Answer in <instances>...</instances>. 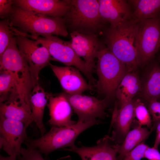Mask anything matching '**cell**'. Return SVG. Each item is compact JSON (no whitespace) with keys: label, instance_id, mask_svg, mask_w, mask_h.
Wrapping results in <instances>:
<instances>
[{"label":"cell","instance_id":"1","mask_svg":"<svg viewBox=\"0 0 160 160\" xmlns=\"http://www.w3.org/2000/svg\"><path fill=\"white\" fill-rule=\"evenodd\" d=\"M136 23L130 20L117 25H110L103 31V43L126 66L128 72L137 71L139 67L134 42Z\"/></svg>","mask_w":160,"mask_h":160},{"label":"cell","instance_id":"2","mask_svg":"<svg viewBox=\"0 0 160 160\" xmlns=\"http://www.w3.org/2000/svg\"><path fill=\"white\" fill-rule=\"evenodd\" d=\"M68 0L69 8L63 17L68 30L87 35L102 33L107 23L100 15L98 0Z\"/></svg>","mask_w":160,"mask_h":160},{"label":"cell","instance_id":"3","mask_svg":"<svg viewBox=\"0 0 160 160\" xmlns=\"http://www.w3.org/2000/svg\"><path fill=\"white\" fill-rule=\"evenodd\" d=\"M8 19L14 27L32 36L52 35L65 37L68 34L63 18L33 13L21 9L14 3Z\"/></svg>","mask_w":160,"mask_h":160},{"label":"cell","instance_id":"4","mask_svg":"<svg viewBox=\"0 0 160 160\" xmlns=\"http://www.w3.org/2000/svg\"><path fill=\"white\" fill-rule=\"evenodd\" d=\"M95 65L98 79L95 85L98 93L111 102L116 97V89L128 72L125 65L103 44L97 52Z\"/></svg>","mask_w":160,"mask_h":160},{"label":"cell","instance_id":"5","mask_svg":"<svg viewBox=\"0 0 160 160\" xmlns=\"http://www.w3.org/2000/svg\"><path fill=\"white\" fill-rule=\"evenodd\" d=\"M101 123L100 121L84 122H77L68 127L52 126L49 131L39 138H28L24 143L27 147L37 149L41 153L48 155L51 152L61 148L75 145L74 142L82 132L95 125Z\"/></svg>","mask_w":160,"mask_h":160},{"label":"cell","instance_id":"6","mask_svg":"<svg viewBox=\"0 0 160 160\" xmlns=\"http://www.w3.org/2000/svg\"><path fill=\"white\" fill-rule=\"evenodd\" d=\"M0 70L7 71L13 76L19 87L23 106L31 111L30 97L35 85L28 65L16 44L9 45L0 57Z\"/></svg>","mask_w":160,"mask_h":160},{"label":"cell","instance_id":"7","mask_svg":"<svg viewBox=\"0 0 160 160\" xmlns=\"http://www.w3.org/2000/svg\"><path fill=\"white\" fill-rule=\"evenodd\" d=\"M134 46L139 67L144 68L160 47L159 17L136 23Z\"/></svg>","mask_w":160,"mask_h":160},{"label":"cell","instance_id":"8","mask_svg":"<svg viewBox=\"0 0 160 160\" xmlns=\"http://www.w3.org/2000/svg\"><path fill=\"white\" fill-rule=\"evenodd\" d=\"M27 37L38 41L46 47L52 60L60 62L67 66L76 68L84 75L89 84L95 85L97 81L92 73L87 68L85 61L82 60L73 49L71 41H65L52 35L42 37L33 36L28 34Z\"/></svg>","mask_w":160,"mask_h":160},{"label":"cell","instance_id":"9","mask_svg":"<svg viewBox=\"0 0 160 160\" xmlns=\"http://www.w3.org/2000/svg\"><path fill=\"white\" fill-rule=\"evenodd\" d=\"M15 37L19 50L28 65L35 85L39 84L40 71L49 65L52 58L47 48L38 41L24 35H17Z\"/></svg>","mask_w":160,"mask_h":160},{"label":"cell","instance_id":"10","mask_svg":"<svg viewBox=\"0 0 160 160\" xmlns=\"http://www.w3.org/2000/svg\"><path fill=\"white\" fill-rule=\"evenodd\" d=\"M67 99L78 117V122H87L106 116L105 111L110 102L105 98L99 99L92 96L81 94L64 92Z\"/></svg>","mask_w":160,"mask_h":160},{"label":"cell","instance_id":"11","mask_svg":"<svg viewBox=\"0 0 160 160\" xmlns=\"http://www.w3.org/2000/svg\"><path fill=\"white\" fill-rule=\"evenodd\" d=\"M27 128L22 122L7 119L0 114V148L10 156H20L21 145L28 138Z\"/></svg>","mask_w":160,"mask_h":160},{"label":"cell","instance_id":"12","mask_svg":"<svg viewBox=\"0 0 160 160\" xmlns=\"http://www.w3.org/2000/svg\"><path fill=\"white\" fill-rule=\"evenodd\" d=\"M70 34L72 47L79 57L84 59L87 68L92 73L97 52L103 43L96 35H84L75 31Z\"/></svg>","mask_w":160,"mask_h":160},{"label":"cell","instance_id":"13","mask_svg":"<svg viewBox=\"0 0 160 160\" xmlns=\"http://www.w3.org/2000/svg\"><path fill=\"white\" fill-rule=\"evenodd\" d=\"M49 65L65 93L81 94L86 90L92 89L94 86L87 82L76 68L70 66H59L50 63Z\"/></svg>","mask_w":160,"mask_h":160},{"label":"cell","instance_id":"14","mask_svg":"<svg viewBox=\"0 0 160 160\" xmlns=\"http://www.w3.org/2000/svg\"><path fill=\"white\" fill-rule=\"evenodd\" d=\"M21 9L36 14L63 18L69 8L68 0H13Z\"/></svg>","mask_w":160,"mask_h":160},{"label":"cell","instance_id":"15","mask_svg":"<svg viewBox=\"0 0 160 160\" xmlns=\"http://www.w3.org/2000/svg\"><path fill=\"white\" fill-rule=\"evenodd\" d=\"M135 117L134 100L119 108L115 102L111 123L113 142L118 144L123 142Z\"/></svg>","mask_w":160,"mask_h":160},{"label":"cell","instance_id":"16","mask_svg":"<svg viewBox=\"0 0 160 160\" xmlns=\"http://www.w3.org/2000/svg\"><path fill=\"white\" fill-rule=\"evenodd\" d=\"M47 105L50 118L48 123L59 127L72 125L76 122L71 119L72 108L63 92L56 96L51 93Z\"/></svg>","mask_w":160,"mask_h":160},{"label":"cell","instance_id":"17","mask_svg":"<svg viewBox=\"0 0 160 160\" xmlns=\"http://www.w3.org/2000/svg\"><path fill=\"white\" fill-rule=\"evenodd\" d=\"M111 137L105 136L97 142V145L92 147L81 145L78 147L74 145L65 150L75 152L82 160H117V153L112 144Z\"/></svg>","mask_w":160,"mask_h":160},{"label":"cell","instance_id":"18","mask_svg":"<svg viewBox=\"0 0 160 160\" xmlns=\"http://www.w3.org/2000/svg\"><path fill=\"white\" fill-rule=\"evenodd\" d=\"M138 94L147 102L160 97V65L154 58L144 68Z\"/></svg>","mask_w":160,"mask_h":160},{"label":"cell","instance_id":"19","mask_svg":"<svg viewBox=\"0 0 160 160\" xmlns=\"http://www.w3.org/2000/svg\"><path fill=\"white\" fill-rule=\"evenodd\" d=\"M98 0L100 15L110 25L115 26L123 21L130 20L132 12L127 1Z\"/></svg>","mask_w":160,"mask_h":160},{"label":"cell","instance_id":"20","mask_svg":"<svg viewBox=\"0 0 160 160\" xmlns=\"http://www.w3.org/2000/svg\"><path fill=\"white\" fill-rule=\"evenodd\" d=\"M141 87L140 78L137 71L127 73L116 89L117 103L121 107L132 101L138 94Z\"/></svg>","mask_w":160,"mask_h":160},{"label":"cell","instance_id":"21","mask_svg":"<svg viewBox=\"0 0 160 160\" xmlns=\"http://www.w3.org/2000/svg\"><path fill=\"white\" fill-rule=\"evenodd\" d=\"M51 94L45 92L38 84L33 87L30 95V103L33 121L39 129L41 136L45 134L46 131L43 119L45 108L47 104Z\"/></svg>","mask_w":160,"mask_h":160},{"label":"cell","instance_id":"22","mask_svg":"<svg viewBox=\"0 0 160 160\" xmlns=\"http://www.w3.org/2000/svg\"><path fill=\"white\" fill-rule=\"evenodd\" d=\"M131 9L130 20L134 23L159 17L160 16V0L127 1Z\"/></svg>","mask_w":160,"mask_h":160},{"label":"cell","instance_id":"23","mask_svg":"<svg viewBox=\"0 0 160 160\" xmlns=\"http://www.w3.org/2000/svg\"><path fill=\"white\" fill-rule=\"evenodd\" d=\"M151 131L139 125L129 131L121 143L114 145L119 154L117 160H122L127 153L146 139Z\"/></svg>","mask_w":160,"mask_h":160},{"label":"cell","instance_id":"24","mask_svg":"<svg viewBox=\"0 0 160 160\" xmlns=\"http://www.w3.org/2000/svg\"><path fill=\"white\" fill-rule=\"evenodd\" d=\"M0 70V103L17 100L23 106L21 92L16 80L9 71Z\"/></svg>","mask_w":160,"mask_h":160},{"label":"cell","instance_id":"25","mask_svg":"<svg viewBox=\"0 0 160 160\" xmlns=\"http://www.w3.org/2000/svg\"><path fill=\"white\" fill-rule=\"evenodd\" d=\"M0 112L5 118L21 122L27 127L33 121L31 113L21 105L19 100L0 103Z\"/></svg>","mask_w":160,"mask_h":160},{"label":"cell","instance_id":"26","mask_svg":"<svg viewBox=\"0 0 160 160\" xmlns=\"http://www.w3.org/2000/svg\"><path fill=\"white\" fill-rule=\"evenodd\" d=\"M18 35L26 36L27 34L22 32L14 27L8 18L0 21V56L9 45L11 39Z\"/></svg>","mask_w":160,"mask_h":160},{"label":"cell","instance_id":"27","mask_svg":"<svg viewBox=\"0 0 160 160\" xmlns=\"http://www.w3.org/2000/svg\"><path fill=\"white\" fill-rule=\"evenodd\" d=\"M134 110L139 125L151 128L152 121L150 114L144 103L139 99L134 100Z\"/></svg>","mask_w":160,"mask_h":160},{"label":"cell","instance_id":"28","mask_svg":"<svg viewBox=\"0 0 160 160\" xmlns=\"http://www.w3.org/2000/svg\"><path fill=\"white\" fill-rule=\"evenodd\" d=\"M19 160H45L37 149L30 147H22L20 155L17 157Z\"/></svg>","mask_w":160,"mask_h":160},{"label":"cell","instance_id":"29","mask_svg":"<svg viewBox=\"0 0 160 160\" xmlns=\"http://www.w3.org/2000/svg\"><path fill=\"white\" fill-rule=\"evenodd\" d=\"M148 147L142 142L127 153L122 160H141Z\"/></svg>","mask_w":160,"mask_h":160},{"label":"cell","instance_id":"30","mask_svg":"<svg viewBox=\"0 0 160 160\" xmlns=\"http://www.w3.org/2000/svg\"><path fill=\"white\" fill-rule=\"evenodd\" d=\"M14 4L13 0H0V17L2 20L9 18Z\"/></svg>","mask_w":160,"mask_h":160},{"label":"cell","instance_id":"31","mask_svg":"<svg viewBox=\"0 0 160 160\" xmlns=\"http://www.w3.org/2000/svg\"><path fill=\"white\" fill-rule=\"evenodd\" d=\"M148 109L154 122L160 120V101L153 100L148 102Z\"/></svg>","mask_w":160,"mask_h":160},{"label":"cell","instance_id":"32","mask_svg":"<svg viewBox=\"0 0 160 160\" xmlns=\"http://www.w3.org/2000/svg\"><path fill=\"white\" fill-rule=\"evenodd\" d=\"M144 158L149 160H160V153L158 148L148 146L144 153Z\"/></svg>","mask_w":160,"mask_h":160},{"label":"cell","instance_id":"33","mask_svg":"<svg viewBox=\"0 0 160 160\" xmlns=\"http://www.w3.org/2000/svg\"><path fill=\"white\" fill-rule=\"evenodd\" d=\"M156 129V135L153 147L158 148L160 144V120L154 122L151 130Z\"/></svg>","mask_w":160,"mask_h":160},{"label":"cell","instance_id":"34","mask_svg":"<svg viewBox=\"0 0 160 160\" xmlns=\"http://www.w3.org/2000/svg\"><path fill=\"white\" fill-rule=\"evenodd\" d=\"M17 157L15 156H10L5 157L0 155V160H16Z\"/></svg>","mask_w":160,"mask_h":160},{"label":"cell","instance_id":"35","mask_svg":"<svg viewBox=\"0 0 160 160\" xmlns=\"http://www.w3.org/2000/svg\"><path fill=\"white\" fill-rule=\"evenodd\" d=\"M159 61L160 62V55L159 56Z\"/></svg>","mask_w":160,"mask_h":160},{"label":"cell","instance_id":"36","mask_svg":"<svg viewBox=\"0 0 160 160\" xmlns=\"http://www.w3.org/2000/svg\"><path fill=\"white\" fill-rule=\"evenodd\" d=\"M159 19H160V16L159 17Z\"/></svg>","mask_w":160,"mask_h":160},{"label":"cell","instance_id":"37","mask_svg":"<svg viewBox=\"0 0 160 160\" xmlns=\"http://www.w3.org/2000/svg\"><path fill=\"white\" fill-rule=\"evenodd\" d=\"M159 99H160V98H159Z\"/></svg>","mask_w":160,"mask_h":160}]
</instances>
